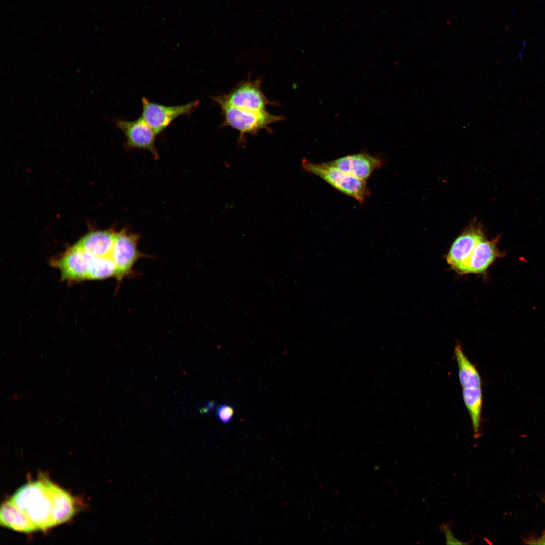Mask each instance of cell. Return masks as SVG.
<instances>
[{"instance_id":"18","label":"cell","mask_w":545,"mask_h":545,"mask_svg":"<svg viewBox=\"0 0 545 545\" xmlns=\"http://www.w3.org/2000/svg\"><path fill=\"white\" fill-rule=\"evenodd\" d=\"M443 532L445 534L446 544H467L457 539L453 535L451 529L447 526L443 525Z\"/></svg>"},{"instance_id":"1","label":"cell","mask_w":545,"mask_h":545,"mask_svg":"<svg viewBox=\"0 0 545 545\" xmlns=\"http://www.w3.org/2000/svg\"><path fill=\"white\" fill-rule=\"evenodd\" d=\"M53 483L46 477L40 476L37 480L24 485L10 499L37 530H45L55 526L52 514Z\"/></svg>"},{"instance_id":"3","label":"cell","mask_w":545,"mask_h":545,"mask_svg":"<svg viewBox=\"0 0 545 545\" xmlns=\"http://www.w3.org/2000/svg\"><path fill=\"white\" fill-rule=\"evenodd\" d=\"M301 167L306 172L315 175L340 192L363 203L370 195L366 181L345 173L328 162L316 164L303 159Z\"/></svg>"},{"instance_id":"17","label":"cell","mask_w":545,"mask_h":545,"mask_svg":"<svg viewBox=\"0 0 545 545\" xmlns=\"http://www.w3.org/2000/svg\"><path fill=\"white\" fill-rule=\"evenodd\" d=\"M234 408L230 405L223 404L220 405L216 410L219 419L224 423H229L234 415Z\"/></svg>"},{"instance_id":"7","label":"cell","mask_w":545,"mask_h":545,"mask_svg":"<svg viewBox=\"0 0 545 545\" xmlns=\"http://www.w3.org/2000/svg\"><path fill=\"white\" fill-rule=\"evenodd\" d=\"M261 81L249 80L237 85L228 94L221 95L228 104L247 110L262 112L275 103L268 100L261 89Z\"/></svg>"},{"instance_id":"19","label":"cell","mask_w":545,"mask_h":545,"mask_svg":"<svg viewBox=\"0 0 545 545\" xmlns=\"http://www.w3.org/2000/svg\"><path fill=\"white\" fill-rule=\"evenodd\" d=\"M528 541V543L530 544H545V533H543L541 537L537 539L530 540Z\"/></svg>"},{"instance_id":"6","label":"cell","mask_w":545,"mask_h":545,"mask_svg":"<svg viewBox=\"0 0 545 545\" xmlns=\"http://www.w3.org/2000/svg\"><path fill=\"white\" fill-rule=\"evenodd\" d=\"M196 100L178 106H165L142 99V117L156 135L160 134L175 119L182 115H189L198 106Z\"/></svg>"},{"instance_id":"5","label":"cell","mask_w":545,"mask_h":545,"mask_svg":"<svg viewBox=\"0 0 545 545\" xmlns=\"http://www.w3.org/2000/svg\"><path fill=\"white\" fill-rule=\"evenodd\" d=\"M140 236L124 228L116 232L112 258L115 264L116 279L119 283L124 278L133 275V268L138 259L145 257L138 248Z\"/></svg>"},{"instance_id":"13","label":"cell","mask_w":545,"mask_h":545,"mask_svg":"<svg viewBox=\"0 0 545 545\" xmlns=\"http://www.w3.org/2000/svg\"><path fill=\"white\" fill-rule=\"evenodd\" d=\"M0 521L1 525L15 531L30 533L37 530L25 513L10 499L5 501L1 506Z\"/></svg>"},{"instance_id":"11","label":"cell","mask_w":545,"mask_h":545,"mask_svg":"<svg viewBox=\"0 0 545 545\" xmlns=\"http://www.w3.org/2000/svg\"><path fill=\"white\" fill-rule=\"evenodd\" d=\"M499 238V235L490 240L485 238L476 245L468 260L466 274L484 273L497 258L504 255L497 246Z\"/></svg>"},{"instance_id":"12","label":"cell","mask_w":545,"mask_h":545,"mask_svg":"<svg viewBox=\"0 0 545 545\" xmlns=\"http://www.w3.org/2000/svg\"><path fill=\"white\" fill-rule=\"evenodd\" d=\"M115 235L116 232L113 230L93 231L85 235L74 245L93 256L112 259Z\"/></svg>"},{"instance_id":"16","label":"cell","mask_w":545,"mask_h":545,"mask_svg":"<svg viewBox=\"0 0 545 545\" xmlns=\"http://www.w3.org/2000/svg\"><path fill=\"white\" fill-rule=\"evenodd\" d=\"M465 405L470 416L475 438L480 436L482 407L481 388H462Z\"/></svg>"},{"instance_id":"10","label":"cell","mask_w":545,"mask_h":545,"mask_svg":"<svg viewBox=\"0 0 545 545\" xmlns=\"http://www.w3.org/2000/svg\"><path fill=\"white\" fill-rule=\"evenodd\" d=\"M328 163L338 169L367 181L373 172L379 169L382 160L368 153H360L343 156Z\"/></svg>"},{"instance_id":"2","label":"cell","mask_w":545,"mask_h":545,"mask_svg":"<svg viewBox=\"0 0 545 545\" xmlns=\"http://www.w3.org/2000/svg\"><path fill=\"white\" fill-rule=\"evenodd\" d=\"M212 99L220 106L223 117V126H229L239 133L238 144L245 142L246 134L255 135L260 130L269 128V126L282 120L283 117L272 114L267 111L255 112L232 106L224 101L221 96Z\"/></svg>"},{"instance_id":"4","label":"cell","mask_w":545,"mask_h":545,"mask_svg":"<svg viewBox=\"0 0 545 545\" xmlns=\"http://www.w3.org/2000/svg\"><path fill=\"white\" fill-rule=\"evenodd\" d=\"M486 238L484 227L477 218L473 219L454 240L446 256L451 269L466 275L470 257L476 245Z\"/></svg>"},{"instance_id":"8","label":"cell","mask_w":545,"mask_h":545,"mask_svg":"<svg viewBox=\"0 0 545 545\" xmlns=\"http://www.w3.org/2000/svg\"><path fill=\"white\" fill-rule=\"evenodd\" d=\"M114 122L125 135L126 148L147 150L155 159L158 158L155 146L156 134L142 116L133 121L117 119Z\"/></svg>"},{"instance_id":"15","label":"cell","mask_w":545,"mask_h":545,"mask_svg":"<svg viewBox=\"0 0 545 545\" xmlns=\"http://www.w3.org/2000/svg\"><path fill=\"white\" fill-rule=\"evenodd\" d=\"M454 355L458 367L459 379L462 388H481V379L478 370L459 344L455 348Z\"/></svg>"},{"instance_id":"9","label":"cell","mask_w":545,"mask_h":545,"mask_svg":"<svg viewBox=\"0 0 545 545\" xmlns=\"http://www.w3.org/2000/svg\"><path fill=\"white\" fill-rule=\"evenodd\" d=\"M50 263L60 271L62 280L69 283L87 280V254L75 245L52 258Z\"/></svg>"},{"instance_id":"20","label":"cell","mask_w":545,"mask_h":545,"mask_svg":"<svg viewBox=\"0 0 545 545\" xmlns=\"http://www.w3.org/2000/svg\"><path fill=\"white\" fill-rule=\"evenodd\" d=\"M542 500L545 502V496L542 498Z\"/></svg>"},{"instance_id":"14","label":"cell","mask_w":545,"mask_h":545,"mask_svg":"<svg viewBox=\"0 0 545 545\" xmlns=\"http://www.w3.org/2000/svg\"><path fill=\"white\" fill-rule=\"evenodd\" d=\"M52 519L55 526L71 519L77 510L76 500L69 493L53 483Z\"/></svg>"}]
</instances>
